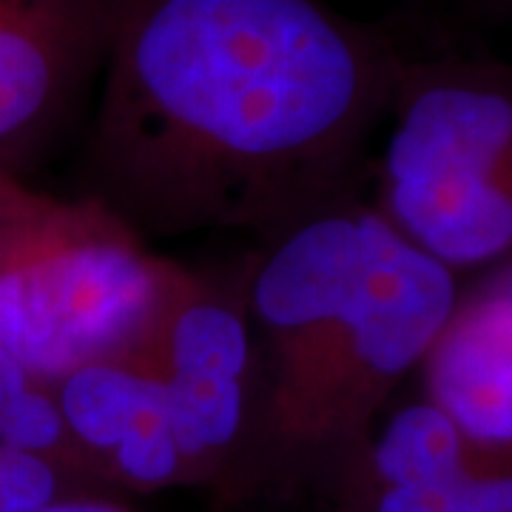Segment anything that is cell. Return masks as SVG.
<instances>
[{
    "mask_svg": "<svg viewBox=\"0 0 512 512\" xmlns=\"http://www.w3.org/2000/svg\"><path fill=\"white\" fill-rule=\"evenodd\" d=\"M399 63L322 0H111L92 197L143 234L336 202Z\"/></svg>",
    "mask_w": 512,
    "mask_h": 512,
    "instance_id": "cell-1",
    "label": "cell"
},
{
    "mask_svg": "<svg viewBox=\"0 0 512 512\" xmlns=\"http://www.w3.org/2000/svg\"><path fill=\"white\" fill-rule=\"evenodd\" d=\"M458 279L379 211L333 202L279 231L245 293L251 447L330 467L376 427L456 308Z\"/></svg>",
    "mask_w": 512,
    "mask_h": 512,
    "instance_id": "cell-2",
    "label": "cell"
},
{
    "mask_svg": "<svg viewBox=\"0 0 512 512\" xmlns=\"http://www.w3.org/2000/svg\"><path fill=\"white\" fill-rule=\"evenodd\" d=\"M174 276L103 202L0 174V350L43 384L126 348Z\"/></svg>",
    "mask_w": 512,
    "mask_h": 512,
    "instance_id": "cell-3",
    "label": "cell"
},
{
    "mask_svg": "<svg viewBox=\"0 0 512 512\" xmlns=\"http://www.w3.org/2000/svg\"><path fill=\"white\" fill-rule=\"evenodd\" d=\"M387 109L376 211L453 274L510 259L512 69L399 63Z\"/></svg>",
    "mask_w": 512,
    "mask_h": 512,
    "instance_id": "cell-4",
    "label": "cell"
},
{
    "mask_svg": "<svg viewBox=\"0 0 512 512\" xmlns=\"http://www.w3.org/2000/svg\"><path fill=\"white\" fill-rule=\"evenodd\" d=\"M123 356L160 396L188 481L234 461L251 433L254 348L245 302L211 293L177 271L171 288Z\"/></svg>",
    "mask_w": 512,
    "mask_h": 512,
    "instance_id": "cell-5",
    "label": "cell"
},
{
    "mask_svg": "<svg viewBox=\"0 0 512 512\" xmlns=\"http://www.w3.org/2000/svg\"><path fill=\"white\" fill-rule=\"evenodd\" d=\"M339 512H512V441L461 433L436 404H404L330 464Z\"/></svg>",
    "mask_w": 512,
    "mask_h": 512,
    "instance_id": "cell-6",
    "label": "cell"
},
{
    "mask_svg": "<svg viewBox=\"0 0 512 512\" xmlns=\"http://www.w3.org/2000/svg\"><path fill=\"white\" fill-rule=\"evenodd\" d=\"M111 0H0V157L52 134L97 72Z\"/></svg>",
    "mask_w": 512,
    "mask_h": 512,
    "instance_id": "cell-7",
    "label": "cell"
},
{
    "mask_svg": "<svg viewBox=\"0 0 512 512\" xmlns=\"http://www.w3.org/2000/svg\"><path fill=\"white\" fill-rule=\"evenodd\" d=\"M427 402L476 441H512V256L487 268L424 356Z\"/></svg>",
    "mask_w": 512,
    "mask_h": 512,
    "instance_id": "cell-8",
    "label": "cell"
},
{
    "mask_svg": "<svg viewBox=\"0 0 512 512\" xmlns=\"http://www.w3.org/2000/svg\"><path fill=\"white\" fill-rule=\"evenodd\" d=\"M0 447L40 453L66 461L86 476L92 473L60 416L55 390L35 379L6 350H0Z\"/></svg>",
    "mask_w": 512,
    "mask_h": 512,
    "instance_id": "cell-9",
    "label": "cell"
},
{
    "mask_svg": "<svg viewBox=\"0 0 512 512\" xmlns=\"http://www.w3.org/2000/svg\"><path fill=\"white\" fill-rule=\"evenodd\" d=\"M83 470L66 461L0 447V512H40L63 498L86 495L77 490Z\"/></svg>",
    "mask_w": 512,
    "mask_h": 512,
    "instance_id": "cell-10",
    "label": "cell"
},
{
    "mask_svg": "<svg viewBox=\"0 0 512 512\" xmlns=\"http://www.w3.org/2000/svg\"><path fill=\"white\" fill-rule=\"evenodd\" d=\"M40 512H131L123 504H114L106 498H97V495H74V498H63L52 507Z\"/></svg>",
    "mask_w": 512,
    "mask_h": 512,
    "instance_id": "cell-11",
    "label": "cell"
},
{
    "mask_svg": "<svg viewBox=\"0 0 512 512\" xmlns=\"http://www.w3.org/2000/svg\"><path fill=\"white\" fill-rule=\"evenodd\" d=\"M333 512H339V510H333Z\"/></svg>",
    "mask_w": 512,
    "mask_h": 512,
    "instance_id": "cell-12",
    "label": "cell"
}]
</instances>
